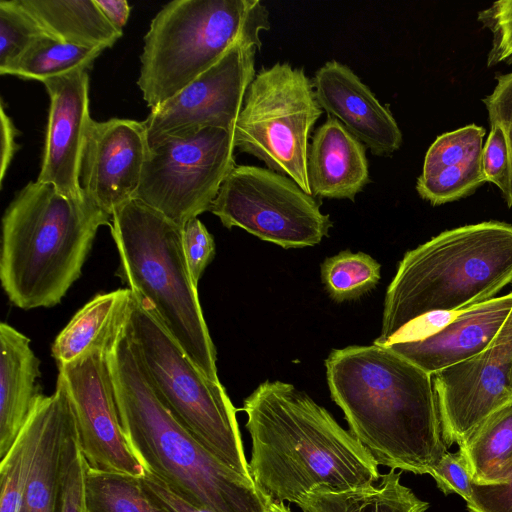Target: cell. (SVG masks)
<instances>
[{
	"label": "cell",
	"instance_id": "1",
	"mask_svg": "<svg viewBox=\"0 0 512 512\" xmlns=\"http://www.w3.org/2000/svg\"><path fill=\"white\" fill-rule=\"evenodd\" d=\"M251 439V478L268 502L297 504L309 491L369 487L378 463L350 431L308 394L279 380L243 402Z\"/></svg>",
	"mask_w": 512,
	"mask_h": 512
},
{
	"label": "cell",
	"instance_id": "2",
	"mask_svg": "<svg viewBox=\"0 0 512 512\" xmlns=\"http://www.w3.org/2000/svg\"><path fill=\"white\" fill-rule=\"evenodd\" d=\"M325 366L349 431L378 465L429 474L447 452L432 375L374 344L333 350Z\"/></svg>",
	"mask_w": 512,
	"mask_h": 512
},
{
	"label": "cell",
	"instance_id": "3",
	"mask_svg": "<svg viewBox=\"0 0 512 512\" xmlns=\"http://www.w3.org/2000/svg\"><path fill=\"white\" fill-rule=\"evenodd\" d=\"M108 359L120 423L144 470L212 512H266L268 501L254 482L210 453L160 401L126 328Z\"/></svg>",
	"mask_w": 512,
	"mask_h": 512
},
{
	"label": "cell",
	"instance_id": "4",
	"mask_svg": "<svg viewBox=\"0 0 512 512\" xmlns=\"http://www.w3.org/2000/svg\"><path fill=\"white\" fill-rule=\"evenodd\" d=\"M111 216L86 196L30 181L2 218L0 280L18 308L53 307L80 277L98 229Z\"/></svg>",
	"mask_w": 512,
	"mask_h": 512
},
{
	"label": "cell",
	"instance_id": "5",
	"mask_svg": "<svg viewBox=\"0 0 512 512\" xmlns=\"http://www.w3.org/2000/svg\"><path fill=\"white\" fill-rule=\"evenodd\" d=\"M512 281V225L487 221L444 231L408 251L387 288L381 334L387 346L431 315L457 313L494 298Z\"/></svg>",
	"mask_w": 512,
	"mask_h": 512
},
{
	"label": "cell",
	"instance_id": "6",
	"mask_svg": "<svg viewBox=\"0 0 512 512\" xmlns=\"http://www.w3.org/2000/svg\"><path fill=\"white\" fill-rule=\"evenodd\" d=\"M109 226L119 255L117 275L148 303L198 368L220 382L216 350L183 249L182 227L136 199L118 207Z\"/></svg>",
	"mask_w": 512,
	"mask_h": 512
},
{
	"label": "cell",
	"instance_id": "7",
	"mask_svg": "<svg viewBox=\"0 0 512 512\" xmlns=\"http://www.w3.org/2000/svg\"><path fill=\"white\" fill-rule=\"evenodd\" d=\"M269 11L259 0H174L144 37L137 85L150 109L172 98L235 44L262 47Z\"/></svg>",
	"mask_w": 512,
	"mask_h": 512
},
{
	"label": "cell",
	"instance_id": "8",
	"mask_svg": "<svg viewBox=\"0 0 512 512\" xmlns=\"http://www.w3.org/2000/svg\"><path fill=\"white\" fill-rule=\"evenodd\" d=\"M133 295L126 331L155 394L210 453L252 480L236 409L225 388L198 368L148 303Z\"/></svg>",
	"mask_w": 512,
	"mask_h": 512
},
{
	"label": "cell",
	"instance_id": "9",
	"mask_svg": "<svg viewBox=\"0 0 512 512\" xmlns=\"http://www.w3.org/2000/svg\"><path fill=\"white\" fill-rule=\"evenodd\" d=\"M322 112L303 68L287 62L262 67L247 88L233 129L234 146L312 195L308 140Z\"/></svg>",
	"mask_w": 512,
	"mask_h": 512
},
{
	"label": "cell",
	"instance_id": "10",
	"mask_svg": "<svg viewBox=\"0 0 512 512\" xmlns=\"http://www.w3.org/2000/svg\"><path fill=\"white\" fill-rule=\"evenodd\" d=\"M139 200L183 227L210 211L225 178L236 166L233 131L186 130L148 143Z\"/></svg>",
	"mask_w": 512,
	"mask_h": 512
},
{
	"label": "cell",
	"instance_id": "11",
	"mask_svg": "<svg viewBox=\"0 0 512 512\" xmlns=\"http://www.w3.org/2000/svg\"><path fill=\"white\" fill-rule=\"evenodd\" d=\"M210 212L228 229L239 227L283 248L319 244L333 222L320 203L289 177L253 165H236Z\"/></svg>",
	"mask_w": 512,
	"mask_h": 512
},
{
	"label": "cell",
	"instance_id": "12",
	"mask_svg": "<svg viewBox=\"0 0 512 512\" xmlns=\"http://www.w3.org/2000/svg\"><path fill=\"white\" fill-rule=\"evenodd\" d=\"M512 311L483 351L432 375L442 437L458 445L512 402Z\"/></svg>",
	"mask_w": 512,
	"mask_h": 512
},
{
	"label": "cell",
	"instance_id": "13",
	"mask_svg": "<svg viewBox=\"0 0 512 512\" xmlns=\"http://www.w3.org/2000/svg\"><path fill=\"white\" fill-rule=\"evenodd\" d=\"M58 367L70 395L87 466L141 477L144 469L120 423L108 352L92 351Z\"/></svg>",
	"mask_w": 512,
	"mask_h": 512
},
{
	"label": "cell",
	"instance_id": "14",
	"mask_svg": "<svg viewBox=\"0 0 512 512\" xmlns=\"http://www.w3.org/2000/svg\"><path fill=\"white\" fill-rule=\"evenodd\" d=\"M257 50L254 46L235 44L180 92L151 109L144 120L148 143L186 130L233 131L247 88L256 75Z\"/></svg>",
	"mask_w": 512,
	"mask_h": 512
},
{
	"label": "cell",
	"instance_id": "15",
	"mask_svg": "<svg viewBox=\"0 0 512 512\" xmlns=\"http://www.w3.org/2000/svg\"><path fill=\"white\" fill-rule=\"evenodd\" d=\"M148 149L144 121L91 119L80 166L83 192L111 216L134 198Z\"/></svg>",
	"mask_w": 512,
	"mask_h": 512
},
{
	"label": "cell",
	"instance_id": "16",
	"mask_svg": "<svg viewBox=\"0 0 512 512\" xmlns=\"http://www.w3.org/2000/svg\"><path fill=\"white\" fill-rule=\"evenodd\" d=\"M35 413L37 438L19 512H62L69 468L80 448L72 402L60 373L55 391L39 399Z\"/></svg>",
	"mask_w": 512,
	"mask_h": 512
},
{
	"label": "cell",
	"instance_id": "17",
	"mask_svg": "<svg viewBox=\"0 0 512 512\" xmlns=\"http://www.w3.org/2000/svg\"><path fill=\"white\" fill-rule=\"evenodd\" d=\"M50 99L41 168L36 181L52 184L63 194L80 198L81 158L88 125V70L77 69L43 82Z\"/></svg>",
	"mask_w": 512,
	"mask_h": 512
},
{
	"label": "cell",
	"instance_id": "18",
	"mask_svg": "<svg viewBox=\"0 0 512 512\" xmlns=\"http://www.w3.org/2000/svg\"><path fill=\"white\" fill-rule=\"evenodd\" d=\"M317 101L376 156H390L401 146L402 132L388 107L346 65L331 60L314 75Z\"/></svg>",
	"mask_w": 512,
	"mask_h": 512
},
{
	"label": "cell",
	"instance_id": "19",
	"mask_svg": "<svg viewBox=\"0 0 512 512\" xmlns=\"http://www.w3.org/2000/svg\"><path fill=\"white\" fill-rule=\"evenodd\" d=\"M512 311V292L457 312L444 326L388 348L433 375L486 349Z\"/></svg>",
	"mask_w": 512,
	"mask_h": 512
},
{
	"label": "cell",
	"instance_id": "20",
	"mask_svg": "<svg viewBox=\"0 0 512 512\" xmlns=\"http://www.w3.org/2000/svg\"><path fill=\"white\" fill-rule=\"evenodd\" d=\"M308 180L313 196L348 199L370 182L365 146L328 115L309 147Z\"/></svg>",
	"mask_w": 512,
	"mask_h": 512
},
{
	"label": "cell",
	"instance_id": "21",
	"mask_svg": "<svg viewBox=\"0 0 512 512\" xmlns=\"http://www.w3.org/2000/svg\"><path fill=\"white\" fill-rule=\"evenodd\" d=\"M40 361L30 339L0 324V460L11 450L39 399Z\"/></svg>",
	"mask_w": 512,
	"mask_h": 512
},
{
	"label": "cell",
	"instance_id": "22",
	"mask_svg": "<svg viewBox=\"0 0 512 512\" xmlns=\"http://www.w3.org/2000/svg\"><path fill=\"white\" fill-rule=\"evenodd\" d=\"M134 295L130 288L100 293L85 304L59 333L52 345L58 365L92 352H109L125 330Z\"/></svg>",
	"mask_w": 512,
	"mask_h": 512
},
{
	"label": "cell",
	"instance_id": "23",
	"mask_svg": "<svg viewBox=\"0 0 512 512\" xmlns=\"http://www.w3.org/2000/svg\"><path fill=\"white\" fill-rule=\"evenodd\" d=\"M47 34L70 44L106 49L123 33L104 17L95 0H17Z\"/></svg>",
	"mask_w": 512,
	"mask_h": 512
},
{
	"label": "cell",
	"instance_id": "24",
	"mask_svg": "<svg viewBox=\"0 0 512 512\" xmlns=\"http://www.w3.org/2000/svg\"><path fill=\"white\" fill-rule=\"evenodd\" d=\"M401 473L391 469L364 488L333 491L317 488L296 504L302 512H426L429 503L400 482Z\"/></svg>",
	"mask_w": 512,
	"mask_h": 512
},
{
	"label": "cell",
	"instance_id": "25",
	"mask_svg": "<svg viewBox=\"0 0 512 512\" xmlns=\"http://www.w3.org/2000/svg\"><path fill=\"white\" fill-rule=\"evenodd\" d=\"M458 451L474 484H502L512 474V402L477 426Z\"/></svg>",
	"mask_w": 512,
	"mask_h": 512
},
{
	"label": "cell",
	"instance_id": "26",
	"mask_svg": "<svg viewBox=\"0 0 512 512\" xmlns=\"http://www.w3.org/2000/svg\"><path fill=\"white\" fill-rule=\"evenodd\" d=\"M141 477L97 471L85 462V512H169L144 486Z\"/></svg>",
	"mask_w": 512,
	"mask_h": 512
},
{
	"label": "cell",
	"instance_id": "27",
	"mask_svg": "<svg viewBox=\"0 0 512 512\" xmlns=\"http://www.w3.org/2000/svg\"><path fill=\"white\" fill-rule=\"evenodd\" d=\"M103 50L70 44L46 35L36 40L0 74L43 83L77 69L89 70Z\"/></svg>",
	"mask_w": 512,
	"mask_h": 512
},
{
	"label": "cell",
	"instance_id": "28",
	"mask_svg": "<svg viewBox=\"0 0 512 512\" xmlns=\"http://www.w3.org/2000/svg\"><path fill=\"white\" fill-rule=\"evenodd\" d=\"M380 268L370 255L346 250L324 260L321 279L330 297L343 302L373 289L380 280Z\"/></svg>",
	"mask_w": 512,
	"mask_h": 512
},
{
	"label": "cell",
	"instance_id": "29",
	"mask_svg": "<svg viewBox=\"0 0 512 512\" xmlns=\"http://www.w3.org/2000/svg\"><path fill=\"white\" fill-rule=\"evenodd\" d=\"M37 431L34 409L15 444L0 460V512H19Z\"/></svg>",
	"mask_w": 512,
	"mask_h": 512
},
{
	"label": "cell",
	"instance_id": "30",
	"mask_svg": "<svg viewBox=\"0 0 512 512\" xmlns=\"http://www.w3.org/2000/svg\"><path fill=\"white\" fill-rule=\"evenodd\" d=\"M485 182L480 157L427 176L420 175L416 190L422 199L440 205L470 195Z\"/></svg>",
	"mask_w": 512,
	"mask_h": 512
},
{
	"label": "cell",
	"instance_id": "31",
	"mask_svg": "<svg viewBox=\"0 0 512 512\" xmlns=\"http://www.w3.org/2000/svg\"><path fill=\"white\" fill-rule=\"evenodd\" d=\"M485 133L483 127L470 124L438 136L425 155L421 175L480 158Z\"/></svg>",
	"mask_w": 512,
	"mask_h": 512
},
{
	"label": "cell",
	"instance_id": "32",
	"mask_svg": "<svg viewBox=\"0 0 512 512\" xmlns=\"http://www.w3.org/2000/svg\"><path fill=\"white\" fill-rule=\"evenodd\" d=\"M46 35L49 34L18 4L17 0H1L0 72L18 59L36 40Z\"/></svg>",
	"mask_w": 512,
	"mask_h": 512
},
{
	"label": "cell",
	"instance_id": "33",
	"mask_svg": "<svg viewBox=\"0 0 512 512\" xmlns=\"http://www.w3.org/2000/svg\"><path fill=\"white\" fill-rule=\"evenodd\" d=\"M490 127L481 155L482 171L486 182L495 184L507 205L512 207V149L502 126Z\"/></svg>",
	"mask_w": 512,
	"mask_h": 512
},
{
	"label": "cell",
	"instance_id": "34",
	"mask_svg": "<svg viewBox=\"0 0 512 512\" xmlns=\"http://www.w3.org/2000/svg\"><path fill=\"white\" fill-rule=\"evenodd\" d=\"M478 20L492 33L487 66L512 63V0H499L478 13Z\"/></svg>",
	"mask_w": 512,
	"mask_h": 512
},
{
	"label": "cell",
	"instance_id": "35",
	"mask_svg": "<svg viewBox=\"0 0 512 512\" xmlns=\"http://www.w3.org/2000/svg\"><path fill=\"white\" fill-rule=\"evenodd\" d=\"M183 249L187 263L196 284L215 254V243L204 224L196 218L182 227Z\"/></svg>",
	"mask_w": 512,
	"mask_h": 512
},
{
	"label": "cell",
	"instance_id": "36",
	"mask_svg": "<svg viewBox=\"0 0 512 512\" xmlns=\"http://www.w3.org/2000/svg\"><path fill=\"white\" fill-rule=\"evenodd\" d=\"M431 475L438 488L446 495L456 493L466 503L472 497V478L460 452H446L433 467Z\"/></svg>",
	"mask_w": 512,
	"mask_h": 512
},
{
	"label": "cell",
	"instance_id": "37",
	"mask_svg": "<svg viewBox=\"0 0 512 512\" xmlns=\"http://www.w3.org/2000/svg\"><path fill=\"white\" fill-rule=\"evenodd\" d=\"M493 91L483 99L490 126L499 124L504 129L512 149V72L496 77Z\"/></svg>",
	"mask_w": 512,
	"mask_h": 512
},
{
	"label": "cell",
	"instance_id": "38",
	"mask_svg": "<svg viewBox=\"0 0 512 512\" xmlns=\"http://www.w3.org/2000/svg\"><path fill=\"white\" fill-rule=\"evenodd\" d=\"M466 504L469 512H512V474L502 484L472 483V497Z\"/></svg>",
	"mask_w": 512,
	"mask_h": 512
},
{
	"label": "cell",
	"instance_id": "39",
	"mask_svg": "<svg viewBox=\"0 0 512 512\" xmlns=\"http://www.w3.org/2000/svg\"><path fill=\"white\" fill-rule=\"evenodd\" d=\"M144 486L160 501L169 512H212L206 508L189 503L174 493L161 479L144 470Z\"/></svg>",
	"mask_w": 512,
	"mask_h": 512
},
{
	"label": "cell",
	"instance_id": "40",
	"mask_svg": "<svg viewBox=\"0 0 512 512\" xmlns=\"http://www.w3.org/2000/svg\"><path fill=\"white\" fill-rule=\"evenodd\" d=\"M84 468L85 461L80 451L69 468L62 512H85Z\"/></svg>",
	"mask_w": 512,
	"mask_h": 512
},
{
	"label": "cell",
	"instance_id": "41",
	"mask_svg": "<svg viewBox=\"0 0 512 512\" xmlns=\"http://www.w3.org/2000/svg\"><path fill=\"white\" fill-rule=\"evenodd\" d=\"M1 164H0V185L2 186L6 172L10 166L13 156L17 150L15 128L11 118L5 112L4 103L1 102Z\"/></svg>",
	"mask_w": 512,
	"mask_h": 512
},
{
	"label": "cell",
	"instance_id": "42",
	"mask_svg": "<svg viewBox=\"0 0 512 512\" xmlns=\"http://www.w3.org/2000/svg\"><path fill=\"white\" fill-rule=\"evenodd\" d=\"M107 21L119 32L123 33L131 7L126 0H95Z\"/></svg>",
	"mask_w": 512,
	"mask_h": 512
},
{
	"label": "cell",
	"instance_id": "43",
	"mask_svg": "<svg viewBox=\"0 0 512 512\" xmlns=\"http://www.w3.org/2000/svg\"><path fill=\"white\" fill-rule=\"evenodd\" d=\"M266 512H292L284 503L277 504L273 502L267 503Z\"/></svg>",
	"mask_w": 512,
	"mask_h": 512
},
{
	"label": "cell",
	"instance_id": "44",
	"mask_svg": "<svg viewBox=\"0 0 512 512\" xmlns=\"http://www.w3.org/2000/svg\"><path fill=\"white\" fill-rule=\"evenodd\" d=\"M511 385H512V379H511Z\"/></svg>",
	"mask_w": 512,
	"mask_h": 512
}]
</instances>
